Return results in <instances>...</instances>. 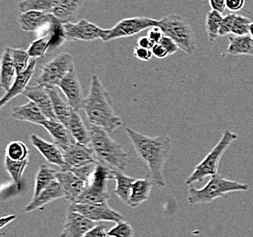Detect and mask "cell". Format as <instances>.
<instances>
[{
	"mask_svg": "<svg viewBox=\"0 0 253 237\" xmlns=\"http://www.w3.org/2000/svg\"><path fill=\"white\" fill-rule=\"evenodd\" d=\"M126 134L132 143L138 158L150 171V178L159 187L166 185L164 167L171 150L170 138L165 135L150 137L137 133L131 128H125Z\"/></svg>",
	"mask_w": 253,
	"mask_h": 237,
	"instance_id": "6da1fadb",
	"label": "cell"
},
{
	"mask_svg": "<svg viewBox=\"0 0 253 237\" xmlns=\"http://www.w3.org/2000/svg\"><path fill=\"white\" fill-rule=\"evenodd\" d=\"M83 110L91 125L104 129L109 133H113L123 124L114 111L110 93L96 74L91 76L89 93L85 98Z\"/></svg>",
	"mask_w": 253,
	"mask_h": 237,
	"instance_id": "7a4b0ae2",
	"label": "cell"
},
{
	"mask_svg": "<svg viewBox=\"0 0 253 237\" xmlns=\"http://www.w3.org/2000/svg\"><path fill=\"white\" fill-rule=\"evenodd\" d=\"M89 138V146L94 150L98 162H102L114 171H125L130 154L122 145L117 143L107 131L91 125Z\"/></svg>",
	"mask_w": 253,
	"mask_h": 237,
	"instance_id": "3957f363",
	"label": "cell"
},
{
	"mask_svg": "<svg viewBox=\"0 0 253 237\" xmlns=\"http://www.w3.org/2000/svg\"><path fill=\"white\" fill-rule=\"evenodd\" d=\"M249 186L245 184L226 179L219 174H215L202 189L190 186L188 202L190 204L210 203L218 198H223L232 191H248Z\"/></svg>",
	"mask_w": 253,
	"mask_h": 237,
	"instance_id": "277c9868",
	"label": "cell"
},
{
	"mask_svg": "<svg viewBox=\"0 0 253 237\" xmlns=\"http://www.w3.org/2000/svg\"><path fill=\"white\" fill-rule=\"evenodd\" d=\"M159 27L164 35L170 38L185 53L191 55L196 49V40L194 32L187 19L183 17L170 14L157 20Z\"/></svg>",
	"mask_w": 253,
	"mask_h": 237,
	"instance_id": "5b68a950",
	"label": "cell"
},
{
	"mask_svg": "<svg viewBox=\"0 0 253 237\" xmlns=\"http://www.w3.org/2000/svg\"><path fill=\"white\" fill-rule=\"evenodd\" d=\"M238 138L239 136L236 133L228 130L224 131L219 142L209 152V154L203 159V161L196 166L195 170L190 175V177L186 180L185 184L187 185H192L196 182H202L206 177H212L215 174H217L220 158L230 147V145Z\"/></svg>",
	"mask_w": 253,
	"mask_h": 237,
	"instance_id": "8992f818",
	"label": "cell"
},
{
	"mask_svg": "<svg viewBox=\"0 0 253 237\" xmlns=\"http://www.w3.org/2000/svg\"><path fill=\"white\" fill-rule=\"evenodd\" d=\"M74 68L73 57L69 53H59L50 61L41 66V73L37 84L46 89L58 87L64 77Z\"/></svg>",
	"mask_w": 253,
	"mask_h": 237,
	"instance_id": "52a82bcc",
	"label": "cell"
},
{
	"mask_svg": "<svg viewBox=\"0 0 253 237\" xmlns=\"http://www.w3.org/2000/svg\"><path fill=\"white\" fill-rule=\"evenodd\" d=\"M157 20L146 17L124 18L112 29H107V33L102 41L105 42L122 38L137 35L145 29L155 27Z\"/></svg>",
	"mask_w": 253,
	"mask_h": 237,
	"instance_id": "ba28073f",
	"label": "cell"
},
{
	"mask_svg": "<svg viewBox=\"0 0 253 237\" xmlns=\"http://www.w3.org/2000/svg\"><path fill=\"white\" fill-rule=\"evenodd\" d=\"M107 29H101L97 25L81 19L73 23L62 24V37L67 41H94L103 40Z\"/></svg>",
	"mask_w": 253,
	"mask_h": 237,
	"instance_id": "9c48e42d",
	"label": "cell"
},
{
	"mask_svg": "<svg viewBox=\"0 0 253 237\" xmlns=\"http://www.w3.org/2000/svg\"><path fill=\"white\" fill-rule=\"evenodd\" d=\"M69 210L86 216L94 222H114L119 223L123 220L122 214L111 208L108 202L102 203H70Z\"/></svg>",
	"mask_w": 253,
	"mask_h": 237,
	"instance_id": "30bf717a",
	"label": "cell"
},
{
	"mask_svg": "<svg viewBox=\"0 0 253 237\" xmlns=\"http://www.w3.org/2000/svg\"><path fill=\"white\" fill-rule=\"evenodd\" d=\"M65 165L61 171H70L75 168L82 167L86 164L98 162L95 158L94 150L90 146L81 144L74 142L68 150L63 151Z\"/></svg>",
	"mask_w": 253,
	"mask_h": 237,
	"instance_id": "8fae6325",
	"label": "cell"
},
{
	"mask_svg": "<svg viewBox=\"0 0 253 237\" xmlns=\"http://www.w3.org/2000/svg\"><path fill=\"white\" fill-rule=\"evenodd\" d=\"M58 88L63 93L69 104L74 110L78 111L83 110L84 101L86 98H84L81 82L75 68L70 70L69 73L64 77L63 80L60 81Z\"/></svg>",
	"mask_w": 253,
	"mask_h": 237,
	"instance_id": "7c38bea8",
	"label": "cell"
},
{
	"mask_svg": "<svg viewBox=\"0 0 253 237\" xmlns=\"http://www.w3.org/2000/svg\"><path fill=\"white\" fill-rule=\"evenodd\" d=\"M97 226L96 222L80 213L68 209L63 231L60 237H84L87 232Z\"/></svg>",
	"mask_w": 253,
	"mask_h": 237,
	"instance_id": "4fadbf2b",
	"label": "cell"
},
{
	"mask_svg": "<svg viewBox=\"0 0 253 237\" xmlns=\"http://www.w3.org/2000/svg\"><path fill=\"white\" fill-rule=\"evenodd\" d=\"M57 21H58V19L53 16L52 13L39 10L23 12L18 18L21 29L28 32H37L44 28L51 27Z\"/></svg>",
	"mask_w": 253,
	"mask_h": 237,
	"instance_id": "5bb4252c",
	"label": "cell"
},
{
	"mask_svg": "<svg viewBox=\"0 0 253 237\" xmlns=\"http://www.w3.org/2000/svg\"><path fill=\"white\" fill-rule=\"evenodd\" d=\"M56 177L63 188L65 198L70 203L77 202L86 188V182L78 177L71 171H60L57 173Z\"/></svg>",
	"mask_w": 253,
	"mask_h": 237,
	"instance_id": "9a60e30c",
	"label": "cell"
},
{
	"mask_svg": "<svg viewBox=\"0 0 253 237\" xmlns=\"http://www.w3.org/2000/svg\"><path fill=\"white\" fill-rule=\"evenodd\" d=\"M23 95L29 98V100L34 101L38 105V107L44 113V115L46 116L47 120L58 121L54 112L50 95L46 88L42 87L38 84L28 86L24 92Z\"/></svg>",
	"mask_w": 253,
	"mask_h": 237,
	"instance_id": "2e32d148",
	"label": "cell"
},
{
	"mask_svg": "<svg viewBox=\"0 0 253 237\" xmlns=\"http://www.w3.org/2000/svg\"><path fill=\"white\" fill-rule=\"evenodd\" d=\"M35 67H36V59L31 58L29 67L26 70L18 73L11 88L6 92L5 95L0 99V108L3 109L5 105L7 104L11 99L17 97L20 94H23L26 89L28 88L29 81L31 80L34 74Z\"/></svg>",
	"mask_w": 253,
	"mask_h": 237,
	"instance_id": "e0dca14e",
	"label": "cell"
},
{
	"mask_svg": "<svg viewBox=\"0 0 253 237\" xmlns=\"http://www.w3.org/2000/svg\"><path fill=\"white\" fill-rule=\"evenodd\" d=\"M30 142L37 150L44 157L46 162L59 166L60 169L65 165L63 150L56 143L48 142L36 134L30 135Z\"/></svg>",
	"mask_w": 253,
	"mask_h": 237,
	"instance_id": "ac0fdd59",
	"label": "cell"
},
{
	"mask_svg": "<svg viewBox=\"0 0 253 237\" xmlns=\"http://www.w3.org/2000/svg\"><path fill=\"white\" fill-rule=\"evenodd\" d=\"M61 198H65L63 188L58 183V180H56L52 183L51 185H48L46 188L41 191L39 196L32 199L31 202L24 208V212L29 213L36 210H41L44 208L47 203Z\"/></svg>",
	"mask_w": 253,
	"mask_h": 237,
	"instance_id": "d6986e66",
	"label": "cell"
},
{
	"mask_svg": "<svg viewBox=\"0 0 253 237\" xmlns=\"http://www.w3.org/2000/svg\"><path fill=\"white\" fill-rule=\"evenodd\" d=\"M41 126L46 129V132L53 138L54 143L58 145L63 151L68 150L70 145L75 142L69 133V129L58 121L46 119V121L41 123Z\"/></svg>",
	"mask_w": 253,
	"mask_h": 237,
	"instance_id": "ffe728a7",
	"label": "cell"
},
{
	"mask_svg": "<svg viewBox=\"0 0 253 237\" xmlns=\"http://www.w3.org/2000/svg\"><path fill=\"white\" fill-rule=\"evenodd\" d=\"M10 115L17 121L30 122L37 125H41V123L46 120V116L32 100H29L26 104L14 107Z\"/></svg>",
	"mask_w": 253,
	"mask_h": 237,
	"instance_id": "44dd1931",
	"label": "cell"
},
{
	"mask_svg": "<svg viewBox=\"0 0 253 237\" xmlns=\"http://www.w3.org/2000/svg\"><path fill=\"white\" fill-rule=\"evenodd\" d=\"M68 129L76 142L89 146V130L86 129V125L80 114V111L72 109Z\"/></svg>",
	"mask_w": 253,
	"mask_h": 237,
	"instance_id": "7402d4cb",
	"label": "cell"
},
{
	"mask_svg": "<svg viewBox=\"0 0 253 237\" xmlns=\"http://www.w3.org/2000/svg\"><path fill=\"white\" fill-rule=\"evenodd\" d=\"M153 185V181L148 178L136 180L131 186L127 205L131 207H137L142 202H146L150 197V190Z\"/></svg>",
	"mask_w": 253,
	"mask_h": 237,
	"instance_id": "603a6c76",
	"label": "cell"
},
{
	"mask_svg": "<svg viewBox=\"0 0 253 237\" xmlns=\"http://www.w3.org/2000/svg\"><path fill=\"white\" fill-rule=\"evenodd\" d=\"M17 70L12 61L9 47L5 48L1 59V72H0V85L7 92L11 88L17 77Z\"/></svg>",
	"mask_w": 253,
	"mask_h": 237,
	"instance_id": "cb8c5ba5",
	"label": "cell"
},
{
	"mask_svg": "<svg viewBox=\"0 0 253 237\" xmlns=\"http://www.w3.org/2000/svg\"><path fill=\"white\" fill-rule=\"evenodd\" d=\"M47 91L51 98L53 109H54L57 120L58 122L63 123L64 125L68 128L71 110L73 108L69 104L68 101H65L62 97L59 95L57 87L47 89Z\"/></svg>",
	"mask_w": 253,
	"mask_h": 237,
	"instance_id": "d4e9b609",
	"label": "cell"
},
{
	"mask_svg": "<svg viewBox=\"0 0 253 237\" xmlns=\"http://www.w3.org/2000/svg\"><path fill=\"white\" fill-rule=\"evenodd\" d=\"M84 0H62L53 12V16L61 23L72 22Z\"/></svg>",
	"mask_w": 253,
	"mask_h": 237,
	"instance_id": "484cf974",
	"label": "cell"
},
{
	"mask_svg": "<svg viewBox=\"0 0 253 237\" xmlns=\"http://www.w3.org/2000/svg\"><path fill=\"white\" fill-rule=\"evenodd\" d=\"M229 42L230 44L226 49V53L233 56H253V41L251 36H229Z\"/></svg>",
	"mask_w": 253,
	"mask_h": 237,
	"instance_id": "4316f807",
	"label": "cell"
},
{
	"mask_svg": "<svg viewBox=\"0 0 253 237\" xmlns=\"http://www.w3.org/2000/svg\"><path fill=\"white\" fill-rule=\"evenodd\" d=\"M113 174H114V180L116 181L114 193L121 199V202L128 204L131 186L136 179L126 176V174H123V172H120V171H113Z\"/></svg>",
	"mask_w": 253,
	"mask_h": 237,
	"instance_id": "83f0119b",
	"label": "cell"
},
{
	"mask_svg": "<svg viewBox=\"0 0 253 237\" xmlns=\"http://www.w3.org/2000/svg\"><path fill=\"white\" fill-rule=\"evenodd\" d=\"M57 172L53 169L48 167L46 164L41 165L39 168V171L36 174V180H35L34 194L33 198L39 196L41 191L46 188L48 185H51L54 181L57 180Z\"/></svg>",
	"mask_w": 253,
	"mask_h": 237,
	"instance_id": "f1b7e54d",
	"label": "cell"
},
{
	"mask_svg": "<svg viewBox=\"0 0 253 237\" xmlns=\"http://www.w3.org/2000/svg\"><path fill=\"white\" fill-rule=\"evenodd\" d=\"M61 1L62 0H23L18 3V7L21 13L29 10L52 13Z\"/></svg>",
	"mask_w": 253,
	"mask_h": 237,
	"instance_id": "f546056e",
	"label": "cell"
},
{
	"mask_svg": "<svg viewBox=\"0 0 253 237\" xmlns=\"http://www.w3.org/2000/svg\"><path fill=\"white\" fill-rule=\"evenodd\" d=\"M28 165H29L28 159L25 161H21V162H16V161H12L10 159H8L7 157L5 158L6 171L10 175L14 185L17 187V191H20L24 171L26 170Z\"/></svg>",
	"mask_w": 253,
	"mask_h": 237,
	"instance_id": "4dcf8cb0",
	"label": "cell"
},
{
	"mask_svg": "<svg viewBox=\"0 0 253 237\" xmlns=\"http://www.w3.org/2000/svg\"><path fill=\"white\" fill-rule=\"evenodd\" d=\"M223 19V16L220 12L211 11L208 12L206 16V30H207L208 38L211 42L215 41L219 37V29L221 26V22Z\"/></svg>",
	"mask_w": 253,
	"mask_h": 237,
	"instance_id": "1f68e13d",
	"label": "cell"
},
{
	"mask_svg": "<svg viewBox=\"0 0 253 237\" xmlns=\"http://www.w3.org/2000/svg\"><path fill=\"white\" fill-rule=\"evenodd\" d=\"M29 153V148L23 142L14 141L6 145V157L12 161H25L28 159Z\"/></svg>",
	"mask_w": 253,
	"mask_h": 237,
	"instance_id": "d6a6232c",
	"label": "cell"
},
{
	"mask_svg": "<svg viewBox=\"0 0 253 237\" xmlns=\"http://www.w3.org/2000/svg\"><path fill=\"white\" fill-rule=\"evenodd\" d=\"M110 193L109 191H99L93 190L87 185L85 190L79 197L78 203H102V202H109ZM73 203V202H72Z\"/></svg>",
	"mask_w": 253,
	"mask_h": 237,
	"instance_id": "836d02e7",
	"label": "cell"
},
{
	"mask_svg": "<svg viewBox=\"0 0 253 237\" xmlns=\"http://www.w3.org/2000/svg\"><path fill=\"white\" fill-rule=\"evenodd\" d=\"M50 41H51L50 37L43 36L40 39L33 41L27 50L30 58L36 59V58L44 57L47 48L50 46Z\"/></svg>",
	"mask_w": 253,
	"mask_h": 237,
	"instance_id": "e575fe53",
	"label": "cell"
},
{
	"mask_svg": "<svg viewBox=\"0 0 253 237\" xmlns=\"http://www.w3.org/2000/svg\"><path fill=\"white\" fill-rule=\"evenodd\" d=\"M11 58L14 66L17 70V74L22 72L29 67L30 62V57L27 50H24L22 48H11L9 47Z\"/></svg>",
	"mask_w": 253,
	"mask_h": 237,
	"instance_id": "d590c367",
	"label": "cell"
},
{
	"mask_svg": "<svg viewBox=\"0 0 253 237\" xmlns=\"http://www.w3.org/2000/svg\"><path fill=\"white\" fill-rule=\"evenodd\" d=\"M134 235L135 232L132 226L125 221L117 223V225L108 232V236L110 237H133Z\"/></svg>",
	"mask_w": 253,
	"mask_h": 237,
	"instance_id": "8d00e7d4",
	"label": "cell"
},
{
	"mask_svg": "<svg viewBox=\"0 0 253 237\" xmlns=\"http://www.w3.org/2000/svg\"><path fill=\"white\" fill-rule=\"evenodd\" d=\"M251 23L252 22L249 18L237 15L231 29V34L235 36L249 35V29Z\"/></svg>",
	"mask_w": 253,
	"mask_h": 237,
	"instance_id": "74e56055",
	"label": "cell"
},
{
	"mask_svg": "<svg viewBox=\"0 0 253 237\" xmlns=\"http://www.w3.org/2000/svg\"><path fill=\"white\" fill-rule=\"evenodd\" d=\"M97 163L98 162H93V163L86 164V165L82 166V167L72 169L70 171L72 173H74L81 180L86 182V185H88L89 182L92 179L93 174L95 173V170H96V167H97Z\"/></svg>",
	"mask_w": 253,
	"mask_h": 237,
	"instance_id": "f35d334b",
	"label": "cell"
},
{
	"mask_svg": "<svg viewBox=\"0 0 253 237\" xmlns=\"http://www.w3.org/2000/svg\"><path fill=\"white\" fill-rule=\"evenodd\" d=\"M236 16L237 14L235 13H230L229 15H226L225 17H223L220 29H219V37L230 35Z\"/></svg>",
	"mask_w": 253,
	"mask_h": 237,
	"instance_id": "ab89813d",
	"label": "cell"
},
{
	"mask_svg": "<svg viewBox=\"0 0 253 237\" xmlns=\"http://www.w3.org/2000/svg\"><path fill=\"white\" fill-rule=\"evenodd\" d=\"M133 53H134V56L138 58V60H141V61H150L153 57V53L151 51V49L145 48L138 45L134 47Z\"/></svg>",
	"mask_w": 253,
	"mask_h": 237,
	"instance_id": "60d3db41",
	"label": "cell"
},
{
	"mask_svg": "<svg viewBox=\"0 0 253 237\" xmlns=\"http://www.w3.org/2000/svg\"><path fill=\"white\" fill-rule=\"evenodd\" d=\"M160 44H161L162 46L167 49L169 56L175 54V53L178 51V48H179L178 45L175 43V41H172L170 38H169V37L165 35L162 38Z\"/></svg>",
	"mask_w": 253,
	"mask_h": 237,
	"instance_id": "b9f144b4",
	"label": "cell"
},
{
	"mask_svg": "<svg viewBox=\"0 0 253 237\" xmlns=\"http://www.w3.org/2000/svg\"><path fill=\"white\" fill-rule=\"evenodd\" d=\"M108 236V231L107 227L103 225H97L94 226L92 229L86 233L84 237H107Z\"/></svg>",
	"mask_w": 253,
	"mask_h": 237,
	"instance_id": "7bdbcfd3",
	"label": "cell"
},
{
	"mask_svg": "<svg viewBox=\"0 0 253 237\" xmlns=\"http://www.w3.org/2000/svg\"><path fill=\"white\" fill-rule=\"evenodd\" d=\"M147 36H148L150 40L153 41L155 44H158V43L161 42L162 38L164 37V33L162 32V30H161L159 27L155 26V27H152V28L149 29L148 35Z\"/></svg>",
	"mask_w": 253,
	"mask_h": 237,
	"instance_id": "ee69618b",
	"label": "cell"
},
{
	"mask_svg": "<svg viewBox=\"0 0 253 237\" xmlns=\"http://www.w3.org/2000/svg\"><path fill=\"white\" fill-rule=\"evenodd\" d=\"M244 5L245 0H226V8L233 13L242 10Z\"/></svg>",
	"mask_w": 253,
	"mask_h": 237,
	"instance_id": "f6af8a7d",
	"label": "cell"
},
{
	"mask_svg": "<svg viewBox=\"0 0 253 237\" xmlns=\"http://www.w3.org/2000/svg\"><path fill=\"white\" fill-rule=\"evenodd\" d=\"M151 51L153 53V56L156 57L157 58H167L169 56V53H168L167 49L162 46L160 43L155 44L153 47L151 48Z\"/></svg>",
	"mask_w": 253,
	"mask_h": 237,
	"instance_id": "bcb514c9",
	"label": "cell"
},
{
	"mask_svg": "<svg viewBox=\"0 0 253 237\" xmlns=\"http://www.w3.org/2000/svg\"><path fill=\"white\" fill-rule=\"evenodd\" d=\"M210 6L212 10L223 14L226 9V0H209Z\"/></svg>",
	"mask_w": 253,
	"mask_h": 237,
	"instance_id": "7dc6e473",
	"label": "cell"
},
{
	"mask_svg": "<svg viewBox=\"0 0 253 237\" xmlns=\"http://www.w3.org/2000/svg\"><path fill=\"white\" fill-rule=\"evenodd\" d=\"M154 45H155V43L151 41L148 36L147 37H142L138 41V46L142 47H145V48L151 49Z\"/></svg>",
	"mask_w": 253,
	"mask_h": 237,
	"instance_id": "c3c4849f",
	"label": "cell"
},
{
	"mask_svg": "<svg viewBox=\"0 0 253 237\" xmlns=\"http://www.w3.org/2000/svg\"><path fill=\"white\" fill-rule=\"evenodd\" d=\"M16 218H17V216H16L15 214H9V215H6V216H3V217H1V219H0V222H1V224H0V227H1V228H4L6 225L10 224L12 221L16 220Z\"/></svg>",
	"mask_w": 253,
	"mask_h": 237,
	"instance_id": "681fc988",
	"label": "cell"
},
{
	"mask_svg": "<svg viewBox=\"0 0 253 237\" xmlns=\"http://www.w3.org/2000/svg\"><path fill=\"white\" fill-rule=\"evenodd\" d=\"M249 35L253 38V22L250 25V29H249Z\"/></svg>",
	"mask_w": 253,
	"mask_h": 237,
	"instance_id": "f907efd6",
	"label": "cell"
},
{
	"mask_svg": "<svg viewBox=\"0 0 253 237\" xmlns=\"http://www.w3.org/2000/svg\"></svg>",
	"mask_w": 253,
	"mask_h": 237,
	"instance_id": "816d5d0a",
	"label": "cell"
}]
</instances>
